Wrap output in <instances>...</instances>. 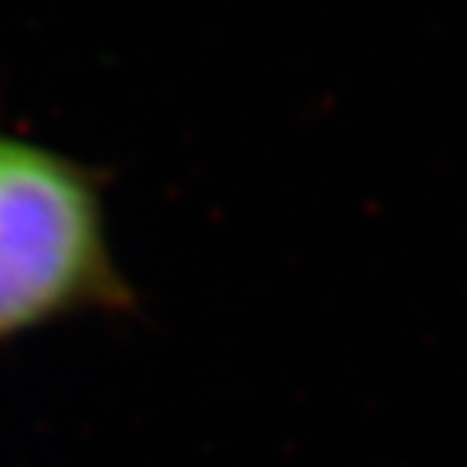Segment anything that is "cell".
<instances>
[{"label":"cell","mask_w":467,"mask_h":467,"mask_svg":"<svg viewBox=\"0 0 467 467\" xmlns=\"http://www.w3.org/2000/svg\"><path fill=\"white\" fill-rule=\"evenodd\" d=\"M121 305L125 277L94 173L0 132V343Z\"/></svg>","instance_id":"obj_1"}]
</instances>
